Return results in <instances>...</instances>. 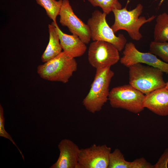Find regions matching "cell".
I'll list each match as a JSON object with an SVG mask.
<instances>
[{
  "label": "cell",
  "instance_id": "obj_1",
  "mask_svg": "<svg viewBox=\"0 0 168 168\" xmlns=\"http://www.w3.org/2000/svg\"><path fill=\"white\" fill-rule=\"evenodd\" d=\"M114 75L110 67L96 69L90 91L82 102L88 111L94 114L100 111L108 100L109 86Z\"/></svg>",
  "mask_w": 168,
  "mask_h": 168
},
{
  "label": "cell",
  "instance_id": "obj_2",
  "mask_svg": "<svg viewBox=\"0 0 168 168\" xmlns=\"http://www.w3.org/2000/svg\"><path fill=\"white\" fill-rule=\"evenodd\" d=\"M77 67L75 58L63 51L44 64L39 65L37 72L44 79L66 83L77 71Z\"/></svg>",
  "mask_w": 168,
  "mask_h": 168
},
{
  "label": "cell",
  "instance_id": "obj_3",
  "mask_svg": "<svg viewBox=\"0 0 168 168\" xmlns=\"http://www.w3.org/2000/svg\"><path fill=\"white\" fill-rule=\"evenodd\" d=\"M127 7V5L123 8L113 10L114 21L111 27L114 33L120 30H125L132 40L139 41L142 37L140 32V28L146 23L152 21L156 16L153 15L147 19L140 16L143 7L140 3L130 11L128 10Z\"/></svg>",
  "mask_w": 168,
  "mask_h": 168
},
{
  "label": "cell",
  "instance_id": "obj_4",
  "mask_svg": "<svg viewBox=\"0 0 168 168\" xmlns=\"http://www.w3.org/2000/svg\"><path fill=\"white\" fill-rule=\"evenodd\" d=\"M128 68L129 84L145 95L165 87L163 72L160 69L141 63L133 65Z\"/></svg>",
  "mask_w": 168,
  "mask_h": 168
},
{
  "label": "cell",
  "instance_id": "obj_5",
  "mask_svg": "<svg viewBox=\"0 0 168 168\" xmlns=\"http://www.w3.org/2000/svg\"><path fill=\"white\" fill-rule=\"evenodd\" d=\"M145 95L129 84L113 88L110 91L108 100L113 108H121L138 114L144 109L143 102Z\"/></svg>",
  "mask_w": 168,
  "mask_h": 168
},
{
  "label": "cell",
  "instance_id": "obj_6",
  "mask_svg": "<svg viewBox=\"0 0 168 168\" xmlns=\"http://www.w3.org/2000/svg\"><path fill=\"white\" fill-rule=\"evenodd\" d=\"M107 14L96 10L92 13L91 17L87 21L91 39L93 41H103L113 44L121 51L124 49L127 40L121 34L116 35L106 19Z\"/></svg>",
  "mask_w": 168,
  "mask_h": 168
},
{
  "label": "cell",
  "instance_id": "obj_7",
  "mask_svg": "<svg viewBox=\"0 0 168 168\" xmlns=\"http://www.w3.org/2000/svg\"><path fill=\"white\" fill-rule=\"evenodd\" d=\"M119 51L112 44L103 41H94L90 44L88 59L96 69L111 67L120 60Z\"/></svg>",
  "mask_w": 168,
  "mask_h": 168
},
{
  "label": "cell",
  "instance_id": "obj_8",
  "mask_svg": "<svg viewBox=\"0 0 168 168\" xmlns=\"http://www.w3.org/2000/svg\"><path fill=\"white\" fill-rule=\"evenodd\" d=\"M123 54L120 59V62L126 67L129 68L138 63H144L158 68L163 72L168 73V63L162 61L149 52L143 53L140 51L132 42L126 44Z\"/></svg>",
  "mask_w": 168,
  "mask_h": 168
},
{
  "label": "cell",
  "instance_id": "obj_9",
  "mask_svg": "<svg viewBox=\"0 0 168 168\" xmlns=\"http://www.w3.org/2000/svg\"><path fill=\"white\" fill-rule=\"evenodd\" d=\"M111 152L106 144L81 149L77 168H108Z\"/></svg>",
  "mask_w": 168,
  "mask_h": 168
},
{
  "label": "cell",
  "instance_id": "obj_10",
  "mask_svg": "<svg viewBox=\"0 0 168 168\" xmlns=\"http://www.w3.org/2000/svg\"><path fill=\"white\" fill-rule=\"evenodd\" d=\"M59 15L62 26L67 27L72 34L77 35L85 44L89 43L91 38L88 26L75 14L69 0H63Z\"/></svg>",
  "mask_w": 168,
  "mask_h": 168
},
{
  "label": "cell",
  "instance_id": "obj_11",
  "mask_svg": "<svg viewBox=\"0 0 168 168\" xmlns=\"http://www.w3.org/2000/svg\"><path fill=\"white\" fill-rule=\"evenodd\" d=\"M60 154L50 168H77L81 149L72 140L63 139L59 143Z\"/></svg>",
  "mask_w": 168,
  "mask_h": 168
},
{
  "label": "cell",
  "instance_id": "obj_12",
  "mask_svg": "<svg viewBox=\"0 0 168 168\" xmlns=\"http://www.w3.org/2000/svg\"><path fill=\"white\" fill-rule=\"evenodd\" d=\"M144 108L159 115H168V89L165 87L158 89L145 95Z\"/></svg>",
  "mask_w": 168,
  "mask_h": 168
},
{
  "label": "cell",
  "instance_id": "obj_13",
  "mask_svg": "<svg viewBox=\"0 0 168 168\" xmlns=\"http://www.w3.org/2000/svg\"><path fill=\"white\" fill-rule=\"evenodd\" d=\"M54 24L57 29L60 43L63 51L74 58L83 55L87 49L86 44L77 35L64 33L57 24Z\"/></svg>",
  "mask_w": 168,
  "mask_h": 168
},
{
  "label": "cell",
  "instance_id": "obj_14",
  "mask_svg": "<svg viewBox=\"0 0 168 168\" xmlns=\"http://www.w3.org/2000/svg\"><path fill=\"white\" fill-rule=\"evenodd\" d=\"M49 40L47 47L41 57L42 62H46L55 57L62 51L57 29L54 22L48 25Z\"/></svg>",
  "mask_w": 168,
  "mask_h": 168
},
{
  "label": "cell",
  "instance_id": "obj_15",
  "mask_svg": "<svg viewBox=\"0 0 168 168\" xmlns=\"http://www.w3.org/2000/svg\"><path fill=\"white\" fill-rule=\"evenodd\" d=\"M154 30V41H168V14L161 13L156 16Z\"/></svg>",
  "mask_w": 168,
  "mask_h": 168
},
{
  "label": "cell",
  "instance_id": "obj_16",
  "mask_svg": "<svg viewBox=\"0 0 168 168\" xmlns=\"http://www.w3.org/2000/svg\"><path fill=\"white\" fill-rule=\"evenodd\" d=\"M37 4L45 10L48 17L53 20L55 24H57L56 18L59 15L63 0H35Z\"/></svg>",
  "mask_w": 168,
  "mask_h": 168
},
{
  "label": "cell",
  "instance_id": "obj_17",
  "mask_svg": "<svg viewBox=\"0 0 168 168\" xmlns=\"http://www.w3.org/2000/svg\"><path fill=\"white\" fill-rule=\"evenodd\" d=\"M134 163L126 161L120 150L116 148L110 154L108 168H134Z\"/></svg>",
  "mask_w": 168,
  "mask_h": 168
},
{
  "label": "cell",
  "instance_id": "obj_18",
  "mask_svg": "<svg viewBox=\"0 0 168 168\" xmlns=\"http://www.w3.org/2000/svg\"><path fill=\"white\" fill-rule=\"evenodd\" d=\"M149 52L168 63V42L153 41L149 45Z\"/></svg>",
  "mask_w": 168,
  "mask_h": 168
},
{
  "label": "cell",
  "instance_id": "obj_19",
  "mask_svg": "<svg viewBox=\"0 0 168 168\" xmlns=\"http://www.w3.org/2000/svg\"><path fill=\"white\" fill-rule=\"evenodd\" d=\"M94 7H100L103 12L109 14L114 9L122 8L121 4L118 0H88Z\"/></svg>",
  "mask_w": 168,
  "mask_h": 168
},
{
  "label": "cell",
  "instance_id": "obj_20",
  "mask_svg": "<svg viewBox=\"0 0 168 168\" xmlns=\"http://www.w3.org/2000/svg\"><path fill=\"white\" fill-rule=\"evenodd\" d=\"M5 118L4 115V111L2 105H0V136L5 138L9 140L17 148L21 155L24 160V158L21 152L11 137L5 130L4 128Z\"/></svg>",
  "mask_w": 168,
  "mask_h": 168
},
{
  "label": "cell",
  "instance_id": "obj_21",
  "mask_svg": "<svg viewBox=\"0 0 168 168\" xmlns=\"http://www.w3.org/2000/svg\"><path fill=\"white\" fill-rule=\"evenodd\" d=\"M168 163V148L165 151L157 162L153 165V168H167Z\"/></svg>",
  "mask_w": 168,
  "mask_h": 168
},
{
  "label": "cell",
  "instance_id": "obj_22",
  "mask_svg": "<svg viewBox=\"0 0 168 168\" xmlns=\"http://www.w3.org/2000/svg\"><path fill=\"white\" fill-rule=\"evenodd\" d=\"M167 89H168V81L166 83V86L165 87Z\"/></svg>",
  "mask_w": 168,
  "mask_h": 168
},
{
  "label": "cell",
  "instance_id": "obj_23",
  "mask_svg": "<svg viewBox=\"0 0 168 168\" xmlns=\"http://www.w3.org/2000/svg\"><path fill=\"white\" fill-rule=\"evenodd\" d=\"M165 0H161L159 4V6H160Z\"/></svg>",
  "mask_w": 168,
  "mask_h": 168
}]
</instances>
